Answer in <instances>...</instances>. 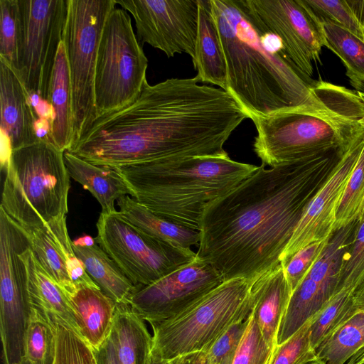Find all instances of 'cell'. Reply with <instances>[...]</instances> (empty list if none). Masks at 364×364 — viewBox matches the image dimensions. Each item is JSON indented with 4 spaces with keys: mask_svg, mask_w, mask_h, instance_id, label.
<instances>
[{
    "mask_svg": "<svg viewBox=\"0 0 364 364\" xmlns=\"http://www.w3.org/2000/svg\"><path fill=\"white\" fill-rule=\"evenodd\" d=\"M348 147L258 168L205 209L198 258L224 281L253 282L280 264L309 202Z\"/></svg>",
    "mask_w": 364,
    "mask_h": 364,
    "instance_id": "1",
    "label": "cell"
},
{
    "mask_svg": "<svg viewBox=\"0 0 364 364\" xmlns=\"http://www.w3.org/2000/svg\"><path fill=\"white\" fill-rule=\"evenodd\" d=\"M196 77L146 80L128 105L99 117L70 151L116 168L159 159L223 156L247 115L225 90Z\"/></svg>",
    "mask_w": 364,
    "mask_h": 364,
    "instance_id": "2",
    "label": "cell"
},
{
    "mask_svg": "<svg viewBox=\"0 0 364 364\" xmlns=\"http://www.w3.org/2000/svg\"><path fill=\"white\" fill-rule=\"evenodd\" d=\"M227 67V91L251 119L324 102L246 0H210Z\"/></svg>",
    "mask_w": 364,
    "mask_h": 364,
    "instance_id": "3",
    "label": "cell"
},
{
    "mask_svg": "<svg viewBox=\"0 0 364 364\" xmlns=\"http://www.w3.org/2000/svg\"><path fill=\"white\" fill-rule=\"evenodd\" d=\"M257 168L226 154L164 158L114 169L139 203L174 223L199 231L207 206Z\"/></svg>",
    "mask_w": 364,
    "mask_h": 364,
    "instance_id": "4",
    "label": "cell"
},
{
    "mask_svg": "<svg viewBox=\"0 0 364 364\" xmlns=\"http://www.w3.org/2000/svg\"><path fill=\"white\" fill-rule=\"evenodd\" d=\"M321 99V98H320ZM250 119L257 129L254 151L270 167L348 147L364 132V103L342 105L326 99Z\"/></svg>",
    "mask_w": 364,
    "mask_h": 364,
    "instance_id": "5",
    "label": "cell"
},
{
    "mask_svg": "<svg viewBox=\"0 0 364 364\" xmlns=\"http://www.w3.org/2000/svg\"><path fill=\"white\" fill-rule=\"evenodd\" d=\"M64 152L46 139L14 150L5 171L1 207L31 232L66 215L70 176Z\"/></svg>",
    "mask_w": 364,
    "mask_h": 364,
    "instance_id": "6",
    "label": "cell"
},
{
    "mask_svg": "<svg viewBox=\"0 0 364 364\" xmlns=\"http://www.w3.org/2000/svg\"><path fill=\"white\" fill-rule=\"evenodd\" d=\"M252 282L225 280L182 312L151 325V356L168 361L206 353L232 325L251 314Z\"/></svg>",
    "mask_w": 364,
    "mask_h": 364,
    "instance_id": "7",
    "label": "cell"
},
{
    "mask_svg": "<svg viewBox=\"0 0 364 364\" xmlns=\"http://www.w3.org/2000/svg\"><path fill=\"white\" fill-rule=\"evenodd\" d=\"M147 68L129 13L115 7L105 21L97 50L94 84L97 117L134 100L147 80Z\"/></svg>",
    "mask_w": 364,
    "mask_h": 364,
    "instance_id": "8",
    "label": "cell"
},
{
    "mask_svg": "<svg viewBox=\"0 0 364 364\" xmlns=\"http://www.w3.org/2000/svg\"><path fill=\"white\" fill-rule=\"evenodd\" d=\"M117 5L116 0H68L63 42L70 75L74 144L97 118L94 84L98 46L105 21Z\"/></svg>",
    "mask_w": 364,
    "mask_h": 364,
    "instance_id": "9",
    "label": "cell"
},
{
    "mask_svg": "<svg viewBox=\"0 0 364 364\" xmlns=\"http://www.w3.org/2000/svg\"><path fill=\"white\" fill-rule=\"evenodd\" d=\"M95 240L138 288L147 286L192 262L196 252L176 247L146 234L119 211L101 213Z\"/></svg>",
    "mask_w": 364,
    "mask_h": 364,
    "instance_id": "10",
    "label": "cell"
},
{
    "mask_svg": "<svg viewBox=\"0 0 364 364\" xmlns=\"http://www.w3.org/2000/svg\"><path fill=\"white\" fill-rule=\"evenodd\" d=\"M18 4L20 37L17 65L13 69L28 93L48 101L53 66L63 41L68 0H18Z\"/></svg>",
    "mask_w": 364,
    "mask_h": 364,
    "instance_id": "11",
    "label": "cell"
},
{
    "mask_svg": "<svg viewBox=\"0 0 364 364\" xmlns=\"http://www.w3.org/2000/svg\"><path fill=\"white\" fill-rule=\"evenodd\" d=\"M358 219L336 229L324 250L292 292L279 326L277 344H282L312 319L338 291L341 269L350 248Z\"/></svg>",
    "mask_w": 364,
    "mask_h": 364,
    "instance_id": "12",
    "label": "cell"
},
{
    "mask_svg": "<svg viewBox=\"0 0 364 364\" xmlns=\"http://www.w3.org/2000/svg\"><path fill=\"white\" fill-rule=\"evenodd\" d=\"M129 12L141 46L148 43L168 58L186 53L192 58L198 26V0H116Z\"/></svg>",
    "mask_w": 364,
    "mask_h": 364,
    "instance_id": "13",
    "label": "cell"
},
{
    "mask_svg": "<svg viewBox=\"0 0 364 364\" xmlns=\"http://www.w3.org/2000/svg\"><path fill=\"white\" fill-rule=\"evenodd\" d=\"M224 282L209 263L196 257L147 286L137 288L131 309L150 325L182 312Z\"/></svg>",
    "mask_w": 364,
    "mask_h": 364,
    "instance_id": "14",
    "label": "cell"
},
{
    "mask_svg": "<svg viewBox=\"0 0 364 364\" xmlns=\"http://www.w3.org/2000/svg\"><path fill=\"white\" fill-rule=\"evenodd\" d=\"M253 14L278 36L285 51L307 78L320 60L325 40L321 25L303 0H246Z\"/></svg>",
    "mask_w": 364,
    "mask_h": 364,
    "instance_id": "15",
    "label": "cell"
},
{
    "mask_svg": "<svg viewBox=\"0 0 364 364\" xmlns=\"http://www.w3.org/2000/svg\"><path fill=\"white\" fill-rule=\"evenodd\" d=\"M363 145L364 132L350 144L309 202L282 255L280 264L283 267L299 250L327 240L336 230L337 209Z\"/></svg>",
    "mask_w": 364,
    "mask_h": 364,
    "instance_id": "16",
    "label": "cell"
},
{
    "mask_svg": "<svg viewBox=\"0 0 364 364\" xmlns=\"http://www.w3.org/2000/svg\"><path fill=\"white\" fill-rule=\"evenodd\" d=\"M1 132L9 139L12 150L38 141L35 122L38 119L29 93L13 68L0 57Z\"/></svg>",
    "mask_w": 364,
    "mask_h": 364,
    "instance_id": "17",
    "label": "cell"
},
{
    "mask_svg": "<svg viewBox=\"0 0 364 364\" xmlns=\"http://www.w3.org/2000/svg\"><path fill=\"white\" fill-rule=\"evenodd\" d=\"M252 314L267 343L277 346V335L292 294L279 264L252 282Z\"/></svg>",
    "mask_w": 364,
    "mask_h": 364,
    "instance_id": "18",
    "label": "cell"
},
{
    "mask_svg": "<svg viewBox=\"0 0 364 364\" xmlns=\"http://www.w3.org/2000/svg\"><path fill=\"white\" fill-rule=\"evenodd\" d=\"M78 333L96 350L109 337L117 304L99 287L80 286L68 296Z\"/></svg>",
    "mask_w": 364,
    "mask_h": 364,
    "instance_id": "19",
    "label": "cell"
},
{
    "mask_svg": "<svg viewBox=\"0 0 364 364\" xmlns=\"http://www.w3.org/2000/svg\"><path fill=\"white\" fill-rule=\"evenodd\" d=\"M72 243L85 271L100 289L117 304H129L138 287L101 248L95 238L86 235Z\"/></svg>",
    "mask_w": 364,
    "mask_h": 364,
    "instance_id": "20",
    "label": "cell"
},
{
    "mask_svg": "<svg viewBox=\"0 0 364 364\" xmlns=\"http://www.w3.org/2000/svg\"><path fill=\"white\" fill-rule=\"evenodd\" d=\"M27 274V286L32 309L51 321L63 323L77 331L68 299L41 266L31 247L21 253Z\"/></svg>",
    "mask_w": 364,
    "mask_h": 364,
    "instance_id": "21",
    "label": "cell"
},
{
    "mask_svg": "<svg viewBox=\"0 0 364 364\" xmlns=\"http://www.w3.org/2000/svg\"><path fill=\"white\" fill-rule=\"evenodd\" d=\"M54 112L50 142L58 150L69 151L74 144V122L69 65L64 43H60L48 90Z\"/></svg>",
    "mask_w": 364,
    "mask_h": 364,
    "instance_id": "22",
    "label": "cell"
},
{
    "mask_svg": "<svg viewBox=\"0 0 364 364\" xmlns=\"http://www.w3.org/2000/svg\"><path fill=\"white\" fill-rule=\"evenodd\" d=\"M193 64L199 82L226 90L227 67L210 0H198V26Z\"/></svg>",
    "mask_w": 364,
    "mask_h": 364,
    "instance_id": "23",
    "label": "cell"
},
{
    "mask_svg": "<svg viewBox=\"0 0 364 364\" xmlns=\"http://www.w3.org/2000/svg\"><path fill=\"white\" fill-rule=\"evenodd\" d=\"M65 164L70 178L82 185L99 202L102 212L116 211L114 203L132 193L116 169L92 164L73 153L63 154Z\"/></svg>",
    "mask_w": 364,
    "mask_h": 364,
    "instance_id": "24",
    "label": "cell"
},
{
    "mask_svg": "<svg viewBox=\"0 0 364 364\" xmlns=\"http://www.w3.org/2000/svg\"><path fill=\"white\" fill-rule=\"evenodd\" d=\"M117 204L123 218L161 242L182 249H191V247L199 244V231L156 215L130 196L120 198Z\"/></svg>",
    "mask_w": 364,
    "mask_h": 364,
    "instance_id": "25",
    "label": "cell"
},
{
    "mask_svg": "<svg viewBox=\"0 0 364 364\" xmlns=\"http://www.w3.org/2000/svg\"><path fill=\"white\" fill-rule=\"evenodd\" d=\"M112 335L121 364H149L152 336L129 304H117Z\"/></svg>",
    "mask_w": 364,
    "mask_h": 364,
    "instance_id": "26",
    "label": "cell"
},
{
    "mask_svg": "<svg viewBox=\"0 0 364 364\" xmlns=\"http://www.w3.org/2000/svg\"><path fill=\"white\" fill-rule=\"evenodd\" d=\"M325 46L343 61L350 84L364 92V41L345 28L328 21H320Z\"/></svg>",
    "mask_w": 364,
    "mask_h": 364,
    "instance_id": "27",
    "label": "cell"
},
{
    "mask_svg": "<svg viewBox=\"0 0 364 364\" xmlns=\"http://www.w3.org/2000/svg\"><path fill=\"white\" fill-rule=\"evenodd\" d=\"M364 348V311H358L321 342L316 356L324 364H347Z\"/></svg>",
    "mask_w": 364,
    "mask_h": 364,
    "instance_id": "28",
    "label": "cell"
},
{
    "mask_svg": "<svg viewBox=\"0 0 364 364\" xmlns=\"http://www.w3.org/2000/svg\"><path fill=\"white\" fill-rule=\"evenodd\" d=\"M28 233L31 250L43 269L67 297L73 294L77 288L70 277L64 255L49 224Z\"/></svg>",
    "mask_w": 364,
    "mask_h": 364,
    "instance_id": "29",
    "label": "cell"
},
{
    "mask_svg": "<svg viewBox=\"0 0 364 364\" xmlns=\"http://www.w3.org/2000/svg\"><path fill=\"white\" fill-rule=\"evenodd\" d=\"M357 312L353 293L347 289L338 291L311 319L310 341L314 351L321 342Z\"/></svg>",
    "mask_w": 364,
    "mask_h": 364,
    "instance_id": "30",
    "label": "cell"
},
{
    "mask_svg": "<svg viewBox=\"0 0 364 364\" xmlns=\"http://www.w3.org/2000/svg\"><path fill=\"white\" fill-rule=\"evenodd\" d=\"M53 322L32 309L23 344V358L32 364H51L54 354Z\"/></svg>",
    "mask_w": 364,
    "mask_h": 364,
    "instance_id": "31",
    "label": "cell"
},
{
    "mask_svg": "<svg viewBox=\"0 0 364 364\" xmlns=\"http://www.w3.org/2000/svg\"><path fill=\"white\" fill-rule=\"evenodd\" d=\"M52 322L55 346L51 364H97L95 350L77 332L59 322Z\"/></svg>",
    "mask_w": 364,
    "mask_h": 364,
    "instance_id": "32",
    "label": "cell"
},
{
    "mask_svg": "<svg viewBox=\"0 0 364 364\" xmlns=\"http://www.w3.org/2000/svg\"><path fill=\"white\" fill-rule=\"evenodd\" d=\"M364 198V145L340 200L336 230L358 219Z\"/></svg>",
    "mask_w": 364,
    "mask_h": 364,
    "instance_id": "33",
    "label": "cell"
},
{
    "mask_svg": "<svg viewBox=\"0 0 364 364\" xmlns=\"http://www.w3.org/2000/svg\"><path fill=\"white\" fill-rule=\"evenodd\" d=\"M19 37L18 0H0V57L14 69L17 65Z\"/></svg>",
    "mask_w": 364,
    "mask_h": 364,
    "instance_id": "34",
    "label": "cell"
},
{
    "mask_svg": "<svg viewBox=\"0 0 364 364\" xmlns=\"http://www.w3.org/2000/svg\"><path fill=\"white\" fill-rule=\"evenodd\" d=\"M277 346H269L264 338L252 314L232 364H271Z\"/></svg>",
    "mask_w": 364,
    "mask_h": 364,
    "instance_id": "35",
    "label": "cell"
},
{
    "mask_svg": "<svg viewBox=\"0 0 364 364\" xmlns=\"http://www.w3.org/2000/svg\"><path fill=\"white\" fill-rule=\"evenodd\" d=\"M319 21L339 26L364 41V29L346 0H303Z\"/></svg>",
    "mask_w": 364,
    "mask_h": 364,
    "instance_id": "36",
    "label": "cell"
},
{
    "mask_svg": "<svg viewBox=\"0 0 364 364\" xmlns=\"http://www.w3.org/2000/svg\"><path fill=\"white\" fill-rule=\"evenodd\" d=\"M358 220L353 244L341 269L338 291L347 289L354 293L364 279V215Z\"/></svg>",
    "mask_w": 364,
    "mask_h": 364,
    "instance_id": "37",
    "label": "cell"
},
{
    "mask_svg": "<svg viewBox=\"0 0 364 364\" xmlns=\"http://www.w3.org/2000/svg\"><path fill=\"white\" fill-rule=\"evenodd\" d=\"M311 321L282 344L277 346L271 364H303L316 357L310 341Z\"/></svg>",
    "mask_w": 364,
    "mask_h": 364,
    "instance_id": "38",
    "label": "cell"
},
{
    "mask_svg": "<svg viewBox=\"0 0 364 364\" xmlns=\"http://www.w3.org/2000/svg\"><path fill=\"white\" fill-rule=\"evenodd\" d=\"M330 237L323 241L311 243L301 249L291 257L284 267V274L292 292L321 254Z\"/></svg>",
    "mask_w": 364,
    "mask_h": 364,
    "instance_id": "39",
    "label": "cell"
},
{
    "mask_svg": "<svg viewBox=\"0 0 364 364\" xmlns=\"http://www.w3.org/2000/svg\"><path fill=\"white\" fill-rule=\"evenodd\" d=\"M250 314L232 325L205 353L208 364H217L235 355L248 325Z\"/></svg>",
    "mask_w": 364,
    "mask_h": 364,
    "instance_id": "40",
    "label": "cell"
},
{
    "mask_svg": "<svg viewBox=\"0 0 364 364\" xmlns=\"http://www.w3.org/2000/svg\"><path fill=\"white\" fill-rule=\"evenodd\" d=\"M95 352L97 364H121L117 347L112 333Z\"/></svg>",
    "mask_w": 364,
    "mask_h": 364,
    "instance_id": "41",
    "label": "cell"
},
{
    "mask_svg": "<svg viewBox=\"0 0 364 364\" xmlns=\"http://www.w3.org/2000/svg\"><path fill=\"white\" fill-rule=\"evenodd\" d=\"M165 362L166 364H208L206 353L203 352L182 356Z\"/></svg>",
    "mask_w": 364,
    "mask_h": 364,
    "instance_id": "42",
    "label": "cell"
},
{
    "mask_svg": "<svg viewBox=\"0 0 364 364\" xmlns=\"http://www.w3.org/2000/svg\"><path fill=\"white\" fill-rule=\"evenodd\" d=\"M360 25L364 29V0H346Z\"/></svg>",
    "mask_w": 364,
    "mask_h": 364,
    "instance_id": "43",
    "label": "cell"
},
{
    "mask_svg": "<svg viewBox=\"0 0 364 364\" xmlns=\"http://www.w3.org/2000/svg\"><path fill=\"white\" fill-rule=\"evenodd\" d=\"M353 299L358 311H364V279L353 293Z\"/></svg>",
    "mask_w": 364,
    "mask_h": 364,
    "instance_id": "44",
    "label": "cell"
},
{
    "mask_svg": "<svg viewBox=\"0 0 364 364\" xmlns=\"http://www.w3.org/2000/svg\"><path fill=\"white\" fill-rule=\"evenodd\" d=\"M303 364H324L322 361H321L316 356L306 361Z\"/></svg>",
    "mask_w": 364,
    "mask_h": 364,
    "instance_id": "45",
    "label": "cell"
},
{
    "mask_svg": "<svg viewBox=\"0 0 364 364\" xmlns=\"http://www.w3.org/2000/svg\"><path fill=\"white\" fill-rule=\"evenodd\" d=\"M364 358V348L361 349L358 353L354 355L350 360H357Z\"/></svg>",
    "mask_w": 364,
    "mask_h": 364,
    "instance_id": "46",
    "label": "cell"
},
{
    "mask_svg": "<svg viewBox=\"0 0 364 364\" xmlns=\"http://www.w3.org/2000/svg\"><path fill=\"white\" fill-rule=\"evenodd\" d=\"M233 357L234 355L228 357L217 364H232Z\"/></svg>",
    "mask_w": 364,
    "mask_h": 364,
    "instance_id": "47",
    "label": "cell"
},
{
    "mask_svg": "<svg viewBox=\"0 0 364 364\" xmlns=\"http://www.w3.org/2000/svg\"><path fill=\"white\" fill-rule=\"evenodd\" d=\"M347 364H364V358L351 360Z\"/></svg>",
    "mask_w": 364,
    "mask_h": 364,
    "instance_id": "48",
    "label": "cell"
},
{
    "mask_svg": "<svg viewBox=\"0 0 364 364\" xmlns=\"http://www.w3.org/2000/svg\"><path fill=\"white\" fill-rule=\"evenodd\" d=\"M363 215H364V198H363V203H362L360 208L358 219L360 218Z\"/></svg>",
    "mask_w": 364,
    "mask_h": 364,
    "instance_id": "49",
    "label": "cell"
},
{
    "mask_svg": "<svg viewBox=\"0 0 364 364\" xmlns=\"http://www.w3.org/2000/svg\"><path fill=\"white\" fill-rule=\"evenodd\" d=\"M21 364H32V363H30V362H28L27 360H26L25 358H23Z\"/></svg>",
    "mask_w": 364,
    "mask_h": 364,
    "instance_id": "50",
    "label": "cell"
}]
</instances>
